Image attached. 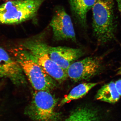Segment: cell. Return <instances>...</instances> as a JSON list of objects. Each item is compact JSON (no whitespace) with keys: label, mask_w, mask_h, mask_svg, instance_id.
Masks as SVG:
<instances>
[{"label":"cell","mask_w":121,"mask_h":121,"mask_svg":"<svg viewBox=\"0 0 121 121\" xmlns=\"http://www.w3.org/2000/svg\"><path fill=\"white\" fill-rule=\"evenodd\" d=\"M96 0H69L70 8L76 23L81 28L87 27V13L92 9Z\"/></svg>","instance_id":"30bf717a"},{"label":"cell","mask_w":121,"mask_h":121,"mask_svg":"<svg viewBox=\"0 0 121 121\" xmlns=\"http://www.w3.org/2000/svg\"><path fill=\"white\" fill-rule=\"evenodd\" d=\"M101 56H89L75 61L69 66L67 73L73 82L88 80L98 74L103 69Z\"/></svg>","instance_id":"8992f818"},{"label":"cell","mask_w":121,"mask_h":121,"mask_svg":"<svg viewBox=\"0 0 121 121\" xmlns=\"http://www.w3.org/2000/svg\"><path fill=\"white\" fill-rule=\"evenodd\" d=\"M115 83L111 82L104 84L98 91L95 96V99L110 103H115L120 99Z\"/></svg>","instance_id":"4fadbf2b"},{"label":"cell","mask_w":121,"mask_h":121,"mask_svg":"<svg viewBox=\"0 0 121 121\" xmlns=\"http://www.w3.org/2000/svg\"><path fill=\"white\" fill-rule=\"evenodd\" d=\"M98 83L85 82L81 83L74 87L68 95L60 101L59 106H62L71 101L82 98Z\"/></svg>","instance_id":"7c38bea8"},{"label":"cell","mask_w":121,"mask_h":121,"mask_svg":"<svg viewBox=\"0 0 121 121\" xmlns=\"http://www.w3.org/2000/svg\"><path fill=\"white\" fill-rule=\"evenodd\" d=\"M10 52L35 90L51 91L59 86L58 83L45 72L25 48L20 45L12 48Z\"/></svg>","instance_id":"6da1fadb"},{"label":"cell","mask_w":121,"mask_h":121,"mask_svg":"<svg viewBox=\"0 0 121 121\" xmlns=\"http://www.w3.org/2000/svg\"><path fill=\"white\" fill-rule=\"evenodd\" d=\"M0 78H7L17 86H25L27 78L19 64L2 48L0 47Z\"/></svg>","instance_id":"ba28073f"},{"label":"cell","mask_w":121,"mask_h":121,"mask_svg":"<svg viewBox=\"0 0 121 121\" xmlns=\"http://www.w3.org/2000/svg\"><path fill=\"white\" fill-rule=\"evenodd\" d=\"M121 75V66L118 68V71L117 72V75Z\"/></svg>","instance_id":"2e32d148"},{"label":"cell","mask_w":121,"mask_h":121,"mask_svg":"<svg viewBox=\"0 0 121 121\" xmlns=\"http://www.w3.org/2000/svg\"><path fill=\"white\" fill-rule=\"evenodd\" d=\"M115 87L118 92L121 96V79L117 80L115 82Z\"/></svg>","instance_id":"5bb4252c"},{"label":"cell","mask_w":121,"mask_h":121,"mask_svg":"<svg viewBox=\"0 0 121 121\" xmlns=\"http://www.w3.org/2000/svg\"><path fill=\"white\" fill-rule=\"evenodd\" d=\"M93 35L100 45L115 39L117 24L114 0H96L92 8Z\"/></svg>","instance_id":"7a4b0ae2"},{"label":"cell","mask_w":121,"mask_h":121,"mask_svg":"<svg viewBox=\"0 0 121 121\" xmlns=\"http://www.w3.org/2000/svg\"><path fill=\"white\" fill-rule=\"evenodd\" d=\"M47 91L35 90L24 114L33 121H61L62 113L56 110L59 99Z\"/></svg>","instance_id":"277c9868"},{"label":"cell","mask_w":121,"mask_h":121,"mask_svg":"<svg viewBox=\"0 0 121 121\" xmlns=\"http://www.w3.org/2000/svg\"><path fill=\"white\" fill-rule=\"evenodd\" d=\"M49 26L52 29L54 40L76 42V35L71 18L63 7L59 6L56 9Z\"/></svg>","instance_id":"52a82bcc"},{"label":"cell","mask_w":121,"mask_h":121,"mask_svg":"<svg viewBox=\"0 0 121 121\" xmlns=\"http://www.w3.org/2000/svg\"><path fill=\"white\" fill-rule=\"evenodd\" d=\"M97 111L87 106L76 108L64 121H98Z\"/></svg>","instance_id":"8fae6325"},{"label":"cell","mask_w":121,"mask_h":121,"mask_svg":"<svg viewBox=\"0 0 121 121\" xmlns=\"http://www.w3.org/2000/svg\"><path fill=\"white\" fill-rule=\"evenodd\" d=\"M7 0L8 1V0L10 1V0Z\"/></svg>","instance_id":"e0dca14e"},{"label":"cell","mask_w":121,"mask_h":121,"mask_svg":"<svg viewBox=\"0 0 121 121\" xmlns=\"http://www.w3.org/2000/svg\"><path fill=\"white\" fill-rule=\"evenodd\" d=\"M46 30L25 39L20 45L30 52L34 58L52 78L59 83L66 80L67 73L52 60L48 51V46L45 41Z\"/></svg>","instance_id":"3957f363"},{"label":"cell","mask_w":121,"mask_h":121,"mask_svg":"<svg viewBox=\"0 0 121 121\" xmlns=\"http://www.w3.org/2000/svg\"><path fill=\"white\" fill-rule=\"evenodd\" d=\"M117 5L118 8L120 13L121 18V0H115Z\"/></svg>","instance_id":"9a60e30c"},{"label":"cell","mask_w":121,"mask_h":121,"mask_svg":"<svg viewBox=\"0 0 121 121\" xmlns=\"http://www.w3.org/2000/svg\"><path fill=\"white\" fill-rule=\"evenodd\" d=\"M48 51L52 60L66 72L69 66L84 54L80 48L62 46L48 45Z\"/></svg>","instance_id":"9c48e42d"},{"label":"cell","mask_w":121,"mask_h":121,"mask_svg":"<svg viewBox=\"0 0 121 121\" xmlns=\"http://www.w3.org/2000/svg\"><path fill=\"white\" fill-rule=\"evenodd\" d=\"M46 0H14L0 5V25H16L35 18Z\"/></svg>","instance_id":"5b68a950"}]
</instances>
